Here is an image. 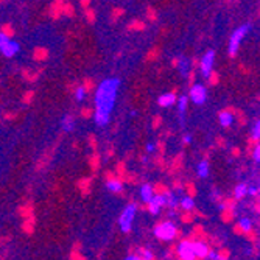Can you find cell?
Here are the masks:
<instances>
[{"mask_svg":"<svg viewBox=\"0 0 260 260\" xmlns=\"http://www.w3.org/2000/svg\"><path fill=\"white\" fill-rule=\"evenodd\" d=\"M119 87H120V80L115 77L103 80L97 87L93 119H95V123L99 126H106L109 123L117 93H119Z\"/></svg>","mask_w":260,"mask_h":260,"instance_id":"1","label":"cell"},{"mask_svg":"<svg viewBox=\"0 0 260 260\" xmlns=\"http://www.w3.org/2000/svg\"><path fill=\"white\" fill-rule=\"evenodd\" d=\"M249 28H251L249 23H245V25L239 27L237 30L232 33V36L229 39V44H228V52H229V56L231 58H234L235 55H237V52L240 49V44L245 39V36L249 33Z\"/></svg>","mask_w":260,"mask_h":260,"instance_id":"2","label":"cell"},{"mask_svg":"<svg viewBox=\"0 0 260 260\" xmlns=\"http://www.w3.org/2000/svg\"><path fill=\"white\" fill-rule=\"evenodd\" d=\"M154 234H156V237L160 240H172L178 235V229L172 221H164V223L156 226Z\"/></svg>","mask_w":260,"mask_h":260,"instance_id":"3","label":"cell"},{"mask_svg":"<svg viewBox=\"0 0 260 260\" xmlns=\"http://www.w3.org/2000/svg\"><path fill=\"white\" fill-rule=\"evenodd\" d=\"M136 212H137V206L136 204H129V206L125 207L123 214L120 215V226H122L123 232H129L133 220L136 217Z\"/></svg>","mask_w":260,"mask_h":260,"instance_id":"4","label":"cell"},{"mask_svg":"<svg viewBox=\"0 0 260 260\" xmlns=\"http://www.w3.org/2000/svg\"><path fill=\"white\" fill-rule=\"evenodd\" d=\"M214 61H215V52L214 50H207L206 55L200 59V69L201 74L204 77H209V74L212 72V67H214Z\"/></svg>","mask_w":260,"mask_h":260,"instance_id":"5","label":"cell"},{"mask_svg":"<svg viewBox=\"0 0 260 260\" xmlns=\"http://www.w3.org/2000/svg\"><path fill=\"white\" fill-rule=\"evenodd\" d=\"M190 99L197 105H203L207 99V90L203 84H193L190 89Z\"/></svg>","mask_w":260,"mask_h":260,"instance_id":"6","label":"cell"},{"mask_svg":"<svg viewBox=\"0 0 260 260\" xmlns=\"http://www.w3.org/2000/svg\"><path fill=\"white\" fill-rule=\"evenodd\" d=\"M178 254L181 257V260H195V254H193V246L192 242H182L178 248Z\"/></svg>","mask_w":260,"mask_h":260,"instance_id":"7","label":"cell"},{"mask_svg":"<svg viewBox=\"0 0 260 260\" xmlns=\"http://www.w3.org/2000/svg\"><path fill=\"white\" fill-rule=\"evenodd\" d=\"M19 50H20L19 42H16V41H13V39H8L2 47H0V52H2L4 56H7V58H13Z\"/></svg>","mask_w":260,"mask_h":260,"instance_id":"8","label":"cell"},{"mask_svg":"<svg viewBox=\"0 0 260 260\" xmlns=\"http://www.w3.org/2000/svg\"><path fill=\"white\" fill-rule=\"evenodd\" d=\"M147 204H148V212H150V214L156 215V214H159L160 207H164L165 204H167V201H165V195H156Z\"/></svg>","mask_w":260,"mask_h":260,"instance_id":"9","label":"cell"},{"mask_svg":"<svg viewBox=\"0 0 260 260\" xmlns=\"http://www.w3.org/2000/svg\"><path fill=\"white\" fill-rule=\"evenodd\" d=\"M192 246H193V254H195V258H200V260H203V258H206L207 257V254H209V246L206 245V243H203V242H197V243H192Z\"/></svg>","mask_w":260,"mask_h":260,"instance_id":"10","label":"cell"},{"mask_svg":"<svg viewBox=\"0 0 260 260\" xmlns=\"http://www.w3.org/2000/svg\"><path fill=\"white\" fill-rule=\"evenodd\" d=\"M157 103H159V106H162V108L173 106V105L176 103V93H175V92L164 93V95H160V97H159Z\"/></svg>","mask_w":260,"mask_h":260,"instance_id":"11","label":"cell"},{"mask_svg":"<svg viewBox=\"0 0 260 260\" xmlns=\"http://www.w3.org/2000/svg\"><path fill=\"white\" fill-rule=\"evenodd\" d=\"M218 120H220L221 126L229 128V126L232 125V122H234V114H232V112H229L228 109H223V111L218 114Z\"/></svg>","mask_w":260,"mask_h":260,"instance_id":"12","label":"cell"},{"mask_svg":"<svg viewBox=\"0 0 260 260\" xmlns=\"http://www.w3.org/2000/svg\"><path fill=\"white\" fill-rule=\"evenodd\" d=\"M154 197V192H153V187L150 184H144L140 187V198L144 200L145 203H150Z\"/></svg>","mask_w":260,"mask_h":260,"instance_id":"13","label":"cell"},{"mask_svg":"<svg viewBox=\"0 0 260 260\" xmlns=\"http://www.w3.org/2000/svg\"><path fill=\"white\" fill-rule=\"evenodd\" d=\"M62 7H64V0H55L50 7V16L53 19H59L62 16Z\"/></svg>","mask_w":260,"mask_h":260,"instance_id":"14","label":"cell"},{"mask_svg":"<svg viewBox=\"0 0 260 260\" xmlns=\"http://www.w3.org/2000/svg\"><path fill=\"white\" fill-rule=\"evenodd\" d=\"M106 185L111 192H115V193H120L122 188H123V184L119 178H112V179H106Z\"/></svg>","mask_w":260,"mask_h":260,"instance_id":"15","label":"cell"},{"mask_svg":"<svg viewBox=\"0 0 260 260\" xmlns=\"http://www.w3.org/2000/svg\"><path fill=\"white\" fill-rule=\"evenodd\" d=\"M47 58H49V50L44 49V47H38V49H35L33 52V59L36 62H44Z\"/></svg>","mask_w":260,"mask_h":260,"instance_id":"16","label":"cell"},{"mask_svg":"<svg viewBox=\"0 0 260 260\" xmlns=\"http://www.w3.org/2000/svg\"><path fill=\"white\" fill-rule=\"evenodd\" d=\"M176 67H179V72H181L182 77H187L188 72H190V61H188L187 58L179 56V61H178V66Z\"/></svg>","mask_w":260,"mask_h":260,"instance_id":"17","label":"cell"},{"mask_svg":"<svg viewBox=\"0 0 260 260\" xmlns=\"http://www.w3.org/2000/svg\"><path fill=\"white\" fill-rule=\"evenodd\" d=\"M78 188L83 192V195H89L90 192V185H92V178H83L78 181Z\"/></svg>","mask_w":260,"mask_h":260,"instance_id":"18","label":"cell"},{"mask_svg":"<svg viewBox=\"0 0 260 260\" xmlns=\"http://www.w3.org/2000/svg\"><path fill=\"white\" fill-rule=\"evenodd\" d=\"M129 31H144L145 30V22H142L140 19H134L128 23Z\"/></svg>","mask_w":260,"mask_h":260,"instance_id":"19","label":"cell"},{"mask_svg":"<svg viewBox=\"0 0 260 260\" xmlns=\"http://www.w3.org/2000/svg\"><path fill=\"white\" fill-rule=\"evenodd\" d=\"M74 128H75V119L72 115H66L62 119V129L66 133H70V131H74Z\"/></svg>","mask_w":260,"mask_h":260,"instance_id":"20","label":"cell"},{"mask_svg":"<svg viewBox=\"0 0 260 260\" xmlns=\"http://www.w3.org/2000/svg\"><path fill=\"white\" fill-rule=\"evenodd\" d=\"M22 229H23V232H27V234H33V231H35V215L25 218V221H23V224H22Z\"/></svg>","mask_w":260,"mask_h":260,"instance_id":"21","label":"cell"},{"mask_svg":"<svg viewBox=\"0 0 260 260\" xmlns=\"http://www.w3.org/2000/svg\"><path fill=\"white\" fill-rule=\"evenodd\" d=\"M248 193V185L246 184H239L235 187V200H242Z\"/></svg>","mask_w":260,"mask_h":260,"instance_id":"22","label":"cell"},{"mask_svg":"<svg viewBox=\"0 0 260 260\" xmlns=\"http://www.w3.org/2000/svg\"><path fill=\"white\" fill-rule=\"evenodd\" d=\"M89 164H90V169L93 172H97L99 167H100V154L99 153H93L90 157H89Z\"/></svg>","mask_w":260,"mask_h":260,"instance_id":"23","label":"cell"},{"mask_svg":"<svg viewBox=\"0 0 260 260\" xmlns=\"http://www.w3.org/2000/svg\"><path fill=\"white\" fill-rule=\"evenodd\" d=\"M198 176L200 178H207L209 176V162L207 160H203L198 165Z\"/></svg>","mask_w":260,"mask_h":260,"instance_id":"24","label":"cell"},{"mask_svg":"<svg viewBox=\"0 0 260 260\" xmlns=\"http://www.w3.org/2000/svg\"><path fill=\"white\" fill-rule=\"evenodd\" d=\"M19 214H20L23 218L31 217V215H33V206H31V204H25V206L19 207Z\"/></svg>","mask_w":260,"mask_h":260,"instance_id":"25","label":"cell"},{"mask_svg":"<svg viewBox=\"0 0 260 260\" xmlns=\"http://www.w3.org/2000/svg\"><path fill=\"white\" fill-rule=\"evenodd\" d=\"M151 187H153V192H154V195H165V193L169 192L167 185L162 184V182H157V184H154V185H151Z\"/></svg>","mask_w":260,"mask_h":260,"instance_id":"26","label":"cell"},{"mask_svg":"<svg viewBox=\"0 0 260 260\" xmlns=\"http://www.w3.org/2000/svg\"><path fill=\"white\" fill-rule=\"evenodd\" d=\"M181 169H182V154L179 153V154L173 159V164H172L170 173H175L176 170H181Z\"/></svg>","mask_w":260,"mask_h":260,"instance_id":"27","label":"cell"},{"mask_svg":"<svg viewBox=\"0 0 260 260\" xmlns=\"http://www.w3.org/2000/svg\"><path fill=\"white\" fill-rule=\"evenodd\" d=\"M126 169H125V164L123 162H119L117 164V170H115V175H117V178H119L120 181L122 179H125L126 178Z\"/></svg>","mask_w":260,"mask_h":260,"instance_id":"28","label":"cell"},{"mask_svg":"<svg viewBox=\"0 0 260 260\" xmlns=\"http://www.w3.org/2000/svg\"><path fill=\"white\" fill-rule=\"evenodd\" d=\"M187 103H188V99H187L185 95L179 97V100H178V108H179V115H181V117H184V114H185Z\"/></svg>","mask_w":260,"mask_h":260,"instance_id":"29","label":"cell"},{"mask_svg":"<svg viewBox=\"0 0 260 260\" xmlns=\"http://www.w3.org/2000/svg\"><path fill=\"white\" fill-rule=\"evenodd\" d=\"M181 206H182V209L184 210H187V212H190L193 207H195V203H193V198H190V197H187V198H184L182 201H181Z\"/></svg>","mask_w":260,"mask_h":260,"instance_id":"30","label":"cell"},{"mask_svg":"<svg viewBox=\"0 0 260 260\" xmlns=\"http://www.w3.org/2000/svg\"><path fill=\"white\" fill-rule=\"evenodd\" d=\"M62 14L67 16V17H74L75 14V8L72 4H69V2H64V7H62Z\"/></svg>","mask_w":260,"mask_h":260,"instance_id":"31","label":"cell"},{"mask_svg":"<svg viewBox=\"0 0 260 260\" xmlns=\"http://www.w3.org/2000/svg\"><path fill=\"white\" fill-rule=\"evenodd\" d=\"M137 257H140L142 260H154V257H153V254L148 251V249H144V248H140L139 251H137V254H136Z\"/></svg>","mask_w":260,"mask_h":260,"instance_id":"32","label":"cell"},{"mask_svg":"<svg viewBox=\"0 0 260 260\" xmlns=\"http://www.w3.org/2000/svg\"><path fill=\"white\" fill-rule=\"evenodd\" d=\"M234 209H223V214H221V220L224 221V223H229V221H232V218H234Z\"/></svg>","mask_w":260,"mask_h":260,"instance_id":"33","label":"cell"},{"mask_svg":"<svg viewBox=\"0 0 260 260\" xmlns=\"http://www.w3.org/2000/svg\"><path fill=\"white\" fill-rule=\"evenodd\" d=\"M258 137H260V122L255 120L254 122V126H252V131H251V139L258 142Z\"/></svg>","mask_w":260,"mask_h":260,"instance_id":"34","label":"cell"},{"mask_svg":"<svg viewBox=\"0 0 260 260\" xmlns=\"http://www.w3.org/2000/svg\"><path fill=\"white\" fill-rule=\"evenodd\" d=\"M86 89L83 87V84L81 86H78L77 89H75V99L78 100V102H83L84 99H86Z\"/></svg>","mask_w":260,"mask_h":260,"instance_id":"35","label":"cell"},{"mask_svg":"<svg viewBox=\"0 0 260 260\" xmlns=\"http://www.w3.org/2000/svg\"><path fill=\"white\" fill-rule=\"evenodd\" d=\"M22 75H23V78H25L27 81H30V83L36 81V78H38V74H33L31 70H27V69L22 70Z\"/></svg>","mask_w":260,"mask_h":260,"instance_id":"36","label":"cell"},{"mask_svg":"<svg viewBox=\"0 0 260 260\" xmlns=\"http://www.w3.org/2000/svg\"><path fill=\"white\" fill-rule=\"evenodd\" d=\"M239 226L242 228V231H243V232H249V231H251V228H252V223H251V220H249V218H242V220H240V223H239Z\"/></svg>","mask_w":260,"mask_h":260,"instance_id":"37","label":"cell"},{"mask_svg":"<svg viewBox=\"0 0 260 260\" xmlns=\"http://www.w3.org/2000/svg\"><path fill=\"white\" fill-rule=\"evenodd\" d=\"M209 84L210 86H215V84H218V81H220V75L217 74V72H214V70H212V72L209 74Z\"/></svg>","mask_w":260,"mask_h":260,"instance_id":"38","label":"cell"},{"mask_svg":"<svg viewBox=\"0 0 260 260\" xmlns=\"http://www.w3.org/2000/svg\"><path fill=\"white\" fill-rule=\"evenodd\" d=\"M125 14V10L123 8H114L112 10V16H111V20L114 22V20H117L119 17H122Z\"/></svg>","mask_w":260,"mask_h":260,"instance_id":"39","label":"cell"},{"mask_svg":"<svg viewBox=\"0 0 260 260\" xmlns=\"http://www.w3.org/2000/svg\"><path fill=\"white\" fill-rule=\"evenodd\" d=\"M86 20H87L89 23H93V22H95V11H93L90 7L86 8Z\"/></svg>","mask_w":260,"mask_h":260,"instance_id":"40","label":"cell"},{"mask_svg":"<svg viewBox=\"0 0 260 260\" xmlns=\"http://www.w3.org/2000/svg\"><path fill=\"white\" fill-rule=\"evenodd\" d=\"M77 249H80V243L78 245H75V248H74V251H72V255H70V260H84V257L80 254V251H77Z\"/></svg>","mask_w":260,"mask_h":260,"instance_id":"41","label":"cell"},{"mask_svg":"<svg viewBox=\"0 0 260 260\" xmlns=\"http://www.w3.org/2000/svg\"><path fill=\"white\" fill-rule=\"evenodd\" d=\"M187 192H188V197H190V198H193L195 195H197V187H195V184L193 182H188L187 185Z\"/></svg>","mask_w":260,"mask_h":260,"instance_id":"42","label":"cell"},{"mask_svg":"<svg viewBox=\"0 0 260 260\" xmlns=\"http://www.w3.org/2000/svg\"><path fill=\"white\" fill-rule=\"evenodd\" d=\"M33 97H35V92H33V90H27L25 93H23L22 102H23V103H31Z\"/></svg>","mask_w":260,"mask_h":260,"instance_id":"43","label":"cell"},{"mask_svg":"<svg viewBox=\"0 0 260 260\" xmlns=\"http://www.w3.org/2000/svg\"><path fill=\"white\" fill-rule=\"evenodd\" d=\"M160 125H162V117H160V115H154V117H153V120H151L153 129H157Z\"/></svg>","mask_w":260,"mask_h":260,"instance_id":"44","label":"cell"},{"mask_svg":"<svg viewBox=\"0 0 260 260\" xmlns=\"http://www.w3.org/2000/svg\"><path fill=\"white\" fill-rule=\"evenodd\" d=\"M83 87L86 89V92H90L92 89H95V84H93V81L90 78H86L84 83H83Z\"/></svg>","mask_w":260,"mask_h":260,"instance_id":"45","label":"cell"},{"mask_svg":"<svg viewBox=\"0 0 260 260\" xmlns=\"http://www.w3.org/2000/svg\"><path fill=\"white\" fill-rule=\"evenodd\" d=\"M147 17H148V20H150V22H154V20L157 19L156 10H153L151 7H148V8H147Z\"/></svg>","mask_w":260,"mask_h":260,"instance_id":"46","label":"cell"},{"mask_svg":"<svg viewBox=\"0 0 260 260\" xmlns=\"http://www.w3.org/2000/svg\"><path fill=\"white\" fill-rule=\"evenodd\" d=\"M80 112H81V117H83V119H90V117L93 115V111H92L90 108H83Z\"/></svg>","mask_w":260,"mask_h":260,"instance_id":"47","label":"cell"},{"mask_svg":"<svg viewBox=\"0 0 260 260\" xmlns=\"http://www.w3.org/2000/svg\"><path fill=\"white\" fill-rule=\"evenodd\" d=\"M2 33L7 35L8 38H13V36H14V30H13L11 25H4V27H2Z\"/></svg>","mask_w":260,"mask_h":260,"instance_id":"48","label":"cell"},{"mask_svg":"<svg viewBox=\"0 0 260 260\" xmlns=\"http://www.w3.org/2000/svg\"><path fill=\"white\" fill-rule=\"evenodd\" d=\"M159 56V50L157 49H151L147 55V61H154Z\"/></svg>","mask_w":260,"mask_h":260,"instance_id":"49","label":"cell"},{"mask_svg":"<svg viewBox=\"0 0 260 260\" xmlns=\"http://www.w3.org/2000/svg\"><path fill=\"white\" fill-rule=\"evenodd\" d=\"M229 258V251L228 249H221L217 252V260H228Z\"/></svg>","mask_w":260,"mask_h":260,"instance_id":"50","label":"cell"},{"mask_svg":"<svg viewBox=\"0 0 260 260\" xmlns=\"http://www.w3.org/2000/svg\"><path fill=\"white\" fill-rule=\"evenodd\" d=\"M89 145L92 147V150H97V137L93 134L89 136Z\"/></svg>","mask_w":260,"mask_h":260,"instance_id":"51","label":"cell"},{"mask_svg":"<svg viewBox=\"0 0 260 260\" xmlns=\"http://www.w3.org/2000/svg\"><path fill=\"white\" fill-rule=\"evenodd\" d=\"M181 220H182L184 223H190V221L193 220V215H192V214H182Z\"/></svg>","mask_w":260,"mask_h":260,"instance_id":"52","label":"cell"},{"mask_svg":"<svg viewBox=\"0 0 260 260\" xmlns=\"http://www.w3.org/2000/svg\"><path fill=\"white\" fill-rule=\"evenodd\" d=\"M252 157H254V160H255V162H258V160H260V148H258V145H255L254 153H252Z\"/></svg>","mask_w":260,"mask_h":260,"instance_id":"53","label":"cell"},{"mask_svg":"<svg viewBox=\"0 0 260 260\" xmlns=\"http://www.w3.org/2000/svg\"><path fill=\"white\" fill-rule=\"evenodd\" d=\"M154 145H156V148H159V154H164V150H165L164 142H162V140H159L157 144H154Z\"/></svg>","mask_w":260,"mask_h":260,"instance_id":"54","label":"cell"},{"mask_svg":"<svg viewBox=\"0 0 260 260\" xmlns=\"http://www.w3.org/2000/svg\"><path fill=\"white\" fill-rule=\"evenodd\" d=\"M248 193L249 195H257L258 193V188L257 187H248Z\"/></svg>","mask_w":260,"mask_h":260,"instance_id":"55","label":"cell"},{"mask_svg":"<svg viewBox=\"0 0 260 260\" xmlns=\"http://www.w3.org/2000/svg\"><path fill=\"white\" fill-rule=\"evenodd\" d=\"M80 4H81V7L86 10V8H89V7H90V0H80Z\"/></svg>","mask_w":260,"mask_h":260,"instance_id":"56","label":"cell"},{"mask_svg":"<svg viewBox=\"0 0 260 260\" xmlns=\"http://www.w3.org/2000/svg\"><path fill=\"white\" fill-rule=\"evenodd\" d=\"M187 78H188V83H193L195 81V72H188Z\"/></svg>","mask_w":260,"mask_h":260,"instance_id":"57","label":"cell"},{"mask_svg":"<svg viewBox=\"0 0 260 260\" xmlns=\"http://www.w3.org/2000/svg\"><path fill=\"white\" fill-rule=\"evenodd\" d=\"M232 154H234L235 157H239V156H240V148H237V147H234V148H232Z\"/></svg>","mask_w":260,"mask_h":260,"instance_id":"58","label":"cell"},{"mask_svg":"<svg viewBox=\"0 0 260 260\" xmlns=\"http://www.w3.org/2000/svg\"><path fill=\"white\" fill-rule=\"evenodd\" d=\"M154 150H156V145H154V144H148V145H147V151H148V153H153Z\"/></svg>","mask_w":260,"mask_h":260,"instance_id":"59","label":"cell"},{"mask_svg":"<svg viewBox=\"0 0 260 260\" xmlns=\"http://www.w3.org/2000/svg\"><path fill=\"white\" fill-rule=\"evenodd\" d=\"M190 140H192V139H190V136L185 134V136H184V145H188V144H190Z\"/></svg>","mask_w":260,"mask_h":260,"instance_id":"60","label":"cell"},{"mask_svg":"<svg viewBox=\"0 0 260 260\" xmlns=\"http://www.w3.org/2000/svg\"><path fill=\"white\" fill-rule=\"evenodd\" d=\"M234 232H235V234H243V231H242V228H240L239 224L234 228Z\"/></svg>","mask_w":260,"mask_h":260,"instance_id":"61","label":"cell"},{"mask_svg":"<svg viewBox=\"0 0 260 260\" xmlns=\"http://www.w3.org/2000/svg\"><path fill=\"white\" fill-rule=\"evenodd\" d=\"M173 187H175V188H181V187H182V184H181L179 181H175V182H173Z\"/></svg>","mask_w":260,"mask_h":260,"instance_id":"62","label":"cell"},{"mask_svg":"<svg viewBox=\"0 0 260 260\" xmlns=\"http://www.w3.org/2000/svg\"><path fill=\"white\" fill-rule=\"evenodd\" d=\"M125 260H142L140 257H137V255H129L128 258H125Z\"/></svg>","mask_w":260,"mask_h":260,"instance_id":"63","label":"cell"},{"mask_svg":"<svg viewBox=\"0 0 260 260\" xmlns=\"http://www.w3.org/2000/svg\"><path fill=\"white\" fill-rule=\"evenodd\" d=\"M218 145H220V147H224V140H223V137H218Z\"/></svg>","mask_w":260,"mask_h":260,"instance_id":"64","label":"cell"}]
</instances>
